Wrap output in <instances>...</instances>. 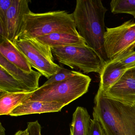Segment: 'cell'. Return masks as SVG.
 <instances>
[{"label": "cell", "instance_id": "cell-1", "mask_svg": "<svg viewBox=\"0 0 135 135\" xmlns=\"http://www.w3.org/2000/svg\"><path fill=\"white\" fill-rule=\"evenodd\" d=\"M107 11L101 0H77L72 13L79 35L106 63L109 61L104 48V20Z\"/></svg>", "mask_w": 135, "mask_h": 135}, {"label": "cell", "instance_id": "cell-2", "mask_svg": "<svg viewBox=\"0 0 135 135\" xmlns=\"http://www.w3.org/2000/svg\"><path fill=\"white\" fill-rule=\"evenodd\" d=\"M93 118L109 135H135V105L107 98L99 90L94 99Z\"/></svg>", "mask_w": 135, "mask_h": 135}, {"label": "cell", "instance_id": "cell-3", "mask_svg": "<svg viewBox=\"0 0 135 135\" xmlns=\"http://www.w3.org/2000/svg\"><path fill=\"white\" fill-rule=\"evenodd\" d=\"M58 32L79 35L72 13L64 11L41 13L31 11L24 16L23 26L18 39L36 38Z\"/></svg>", "mask_w": 135, "mask_h": 135}, {"label": "cell", "instance_id": "cell-4", "mask_svg": "<svg viewBox=\"0 0 135 135\" xmlns=\"http://www.w3.org/2000/svg\"><path fill=\"white\" fill-rule=\"evenodd\" d=\"M91 81L89 76L81 73L64 81L42 85L29 100L56 102L65 107L86 94Z\"/></svg>", "mask_w": 135, "mask_h": 135}, {"label": "cell", "instance_id": "cell-5", "mask_svg": "<svg viewBox=\"0 0 135 135\" xmlns=\"http://www.w3.org/2000/svg\"><path fill=\"white\" fill-rule=\"evenodd\" d=\"M53 55L61 64L86 73L100 75L106 62L88 46L51 47Z\"/></svg>", "mask_w": 135, "mask_h": 135}, {"label": "cell", "instance_id": "cell-6", "mask_svg": "<svg viewBox=\"0 0 135 135\" xmlns=\"http://www.w3.org/2000/svg\"><path fill=\"white\" fill-rule=\"evenodd\" d=\"M15 44L31 67L47 79L61 69L62 67L54 62L51 47L35 38H19Z\"/></svg>", "mask_w": 135, "mask_h": 135}, {"label": "cell", "instance_id": "cell-7", "mask_svg": "<svg viewBox=\"0 0 135 135\" xmlns=\"http://www.w3.org/2000/svg\"><path fill=\"white\" fill-rule=\"evenodd\" d=\"M104 48L109 61L117 60L134 51L135 22L130 20L113 28H106Z\"/></svg>", "mask_w": 135, "mask_h": 135}, {"label": "cell", "instance_id": "cell-8", "mask_svg": "<svg viewBox=\"0 0 135 135\" xmlns=\"http://www.w3.org/2000/svg\"><path fill=\"white\" fill-rule=\"evenodd\" d=\"M103 94L124 104L135 105V65L128 68L119 80Z\"/></svg>", "mask_w": 135, "mask_h": 135}, {"label": "cell", "instance_id": "cell-9", "mask_svg": "<svg viewBox=\"0 0 135 135\" xmlns=\"http://www.w3.org/2000/svg\"><path fill=\"white\" fill-rule=\"evenodd\" d=\"M28 0H13L5 20L7 39L15 43L18 39L23 24L24 16L31 11Z\"/></svg>", "mask_w": 135, "mask_h": 135}, {"label": "cell", "instance_id": "cell-10", "mask_svg": "<svg viewBox=\"0 0 135 135\" xmlns=\"http://www.w3.org/2000/svg\"><path fill=\"white\" fill-rule=\"evenodd\" d=\"M0 67L34 91L39 88V79L42 75L38 71L33 70L31 73L25 71L10 63L1 54Z\"/></svg>", "mask_w": 135, "mask_h": 135}, {"label": "cell", "instance_id": "cell-11", "mask_svg": "<svg viewBox=\"0 0 135 135\" xmlns=\"http://www.w3.org/2000/svg\"><path fill=\"white\" fill-rule=\"evenodd\" d=\"M64 105L56 102H47L28 99L16 108L9 115L18 117L33 114L60 112Z\"/></svg>", "mask_w": 135, "mask_h": 135}, {"label": "cell", "instance_id": "cell-12", "mask_svg": "<svg viewBox=\"0 0 135 135\" xmlns=\"http://www.w3.org/2000/svg\"><path fill=\"white\" fill-rule=\"evenodd\" d=\"M35 39L51 48L86 45L84 40L79 35L65 32L53 33L38 37Z\"/></svg>", "mask_w": 135, "mask_h": 135}, {"label": "cell", "instance_id": "cell-13", "mask_svg": "<svg viewBox=\"0 0 135 135\" xmlns=\"http://www.w3.org/2000/svg\"><path fill=\"white\" fill-rule=\"evenodd\" d=\"M128 68L117 60L109 61L107 62L99 75L100 80L99 90L103 93L106 92L119 80Z\"/></svg>", "mask_w": 135, "mask_h": 135}, {"label": "cell", "instance_id": "cell-14", "mask_svg": "<svg viewBox=\"0 0 135 135\" xmlns=\"http://www.w3.org/2000/svg\"><path fill=\"white\" fill-rule=\"evenodd\" d=\"M0 54L9 62L25 71L31 73L32 67L15 44L8 39H1Z\"/></svg>", "mask_w": 135, "mask_h": 135}, {"label": "cell", "instance_id": "cell-15", "mask_svg": "<svg viewBox=\"0 0 135 135\" xmlns=\"http://www.w3.org/2000/svg\"><path fill=\"white\" fill-rule=\"evenodd\" d=\"M34 91L25 93L0 91V115H9L16 108L30 99Z\"/></svg>", "mask_w": 135, "mask_h": 135}, {"label": "cell", "instance_id": "cell-16", "mask_svg": "<svg viewBox=\"0 0 135 135\" xmlns=\"http://www.w3.org/2000/svg\"><path fill=\"white\" fill-rule=\"evenodd\" d=\"M91 120L86 109L78 107L73 115L70 135H88Z\"/></svg>", "mask_w": 135, "mask_h": 135}, {"label": "cell", "instance_id": "cell-17", "mask_svg": "<svg viewBox=\"0 0 135 135\" xmlns=\"http://www.w3.org/2000/svg\"><path fill=\"white\" fill-rule=\"evenodd\" d=\"M0 91L7 93H25L34 91L11 75L0 67Z\"/></svg>", "mask_w": 135, "mask_h": 135}, {"label": "cell", "instance_id": "cell-18", "mask_svg": "<svg viewBox=\"0 0 135 135\" xmlns=\"http://www.w3.org/2000/svg\"><path fill=\"white\" fill-rule=\"evenodd\" d=\"M110 6L113 14H129L135 18V0H112Z\"/></svg>", "mask_w": 135, "mask_h": 135}, {"label": "cell", "instance_id": "cell-19", "mask_svg": "<svg viewBox=\"0 0 135 135\" xmlns=\"http://www.w3.org/2000/svg\"><path fill=\"white\" fill-rule=\"evenodd\" d=\"M81 73L73 70H69L62 67L61 69L55 75L48 79V80L42 85L46 86L57 82H61L80 75Z\"/></svg>", "mask_w": 135, "mask_h": 135}, {"label": "cell", "instance_id": "cell-20", "mask_svg": "<svg viewBox=\"0 0 135 135\" xmlns=\"http://www.w3.org/2000/svg\"><path fill=\"white\" fill-rule=\"evenodd\" d=\"M88 135H105L102 126L96 118L91 120Z\"/></svg>", "mask_w": 135, "mask_h": 135}, {"label": "cell", "instance_id": "cell-21", "mask_svg": "<svg viewBox=\"0 0 135 135\" xmlns=\"http://www.w3.org/2000/svg\"><path fill=\"white\" fill-rule=\"evenodd\" d=\"M123 66L129 68L135 65V51L116 60Z\"/></svg>", "mask_w": 135, "mask_h": 135}, {"label": "cell", "instance_id": "cell-22", "mask_svg": "<svg viewBox=\"0 0 135 135\" xmlns=\"http://www.w3.org/2000/svg\"><path fill=\"white\" fill-rule=\"evenodd\" d=\"M26 130L28 135H42L41 126L38 120L28 122Z\"/></svg>", "mask_w": 135, "mask_h": 135}, {"label": "cell", "instance_id": "cell-23", "mask_svg": "<svg viewBox=\"0 0 135 135\" xmlns=\"http://www.w3.org/2000/svg\"><path fill=\"white\" fill-rule=\"evenodd\" d=\"M15 135H28L27 130H20L17 132Z\"/></svg>", "mask_w": 135, "mask_h": 135}, {"label": "cell", "instance_id": "cell-24", "mask_svg": "<svg viewBox=\"0 0 135 135\" xmlns=\"http://www.w3.org/2000/svg\"><path fill=\"white\" fill-rule=\"evenodd\" d=\"M5 129L1 123L0 125V135H5Z\"/></svg>", "mask_w": 135, "mask_h": 135}, {"label": "cell", "instance_id": "cell-25", "mask_svg": "<svg viewBox=\"0 0 135 135\" xmlns=\"http://www.w3.org/2000/svg\"><path fill=\"white\" fill-rule=\"evenodd\" d=\"M104 130V129H103ZM104 133H105V135H109L108 134H107V133L106 132H105V131H104Z\"/></svg>", "mask_w": 135, "mask_h": 135}]
</instances>
